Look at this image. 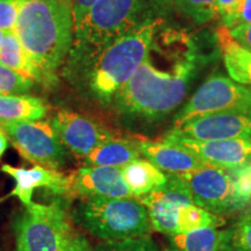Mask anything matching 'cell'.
<instances>
[{
  "instance_id": "1",
  "label": "cell",
  "mask_w": 251,
  "mask_h": 251,
  "mask_svg": "<svg viewBox=\"0 0 251 251\" xmlns=\"http://www.w3.org/2000/svg\"><path fill=\"white\" fill-rule=\"evenodd\" d=\"M161 40V45L157 39L153 42L159 64L150 52L113 97L117 111L126 118L151 122L168 117L184 101L203 63L196 42L186 34L166 30Z\"/></svg>"
},
{
  "instance_id": "2",
  "label": "cell",
  "mask_w": 251,
  "mask_h": 251,
  "mask_svg": "<svg viewBox=\"0 0 251 251\" xmlns=\"http://www.w3.org/2000/svg\"><path fill=\"white\" fill-rule=\"evenodd\" d=\"M15 33L36 69L39 80L52 81L71 51L74 21L69 0H20Z\"/></svg>"
},
{
  "instance_id": "3",
  "label": "cell",
  "mask_w": 251,
  "mask_h": 251,
  "mask_svg": "<svg viewBox=\"0 0 251 251\" xmlns=\"http://www.w3.org/2000/svg\"><path fill=\"white\" fill-rule=\"evenodd\" d=\"M164 11V0H98L75 28V54L80 61H91L103 48L135 28L163 18Z\"/></svg>"
},
{
  "instance_id": "4",
  "label": "cell",
  "mask_w": 251,
  "mask_h": 251,
  "mask_svg": "<svg viewBox=\"0 0 251 251\" xmlns=\"http://www.w3.org/2000/svg\"><path fill=\"white\" fill-rule=\"evenodd\" d=\"M163 18L135 28L103 48L93 59L89 76L91 92L101 102L112 101L115 93L134 76L148 57Z\"/></svg>"
},
{
  "instance_id": "5",
  "label": "cell",
  "mask_w": 251,
  "mask_h": 251,
  "mask_svg": "<svg viewBox=\"0 0 251 251\" xmlns=\"http://www.w3.org/2000/svg\"><path fill=\"white\" fill-rule=\"evenodd\" d=\"M74 216L81 227L101 241L146 236L152 230L148 211L136 198H83Z\"/></svg>"
},
{
  "instance_id": "6",
  "label": "cell",
  "mask_w": 251,
  "mask_h": 251,
  "mask_svg": "<svg viewBox=\"0 0 251 251\" xmlns=\"http://www.w3.org/2000/svg\"><path fill=\"white\" fill-rule=\"evenodd\" d=\"M70 230L61 200L31 202L18 213L13 221L17 251H61Z\"/></svg>"
},
{
  "instance_id": "7",
  "label": "cell",
  "mask_w": 251,
  "mask_h": 251,
  "mask_svg": "<svg viewBox=\"0 0 251 251\" xmlns=\"http://www.w3.org/2000/svg\"><path fill=\"white\" fill-rule=\"evenodd\" d=\"M0 126L23 158L59 171L69 161V151L50 121H6Z\"/></svg>"
},
{
  "instance_id": "8",
  "label": "cell",
  "mask_w": 251,
  "mask_h": 251,
  "mask_svg": "<svg viewBox=\"0 0 251 251\" xmlns=\"http://www.w3.org/2000/svg\"><path fill=\"white\" fill-rule=\"evenodd\" d=\"M229 111H251V87L231 78L214 75L176 114L172 128L180 127L194 119Z\"/></svg>"
},
{
  "instance_id": "9",
  "label": "cell",
  "mask_w": 251,
  "mask_h": 251,
  "mask_svg": "<svg viewBox=\"0 0 251 251\" xmlns=\"http://www.w3.org/2000/svg\"><path fill=\"white\" fill-rule=\"evenodd\" d=\"M177 177L192 201L214 214H227L248 202L230 170L206 165Z\"/></svg>"
},
{
  "instance_id": "10",
  "label": "cell",
  "mask_w": 251,
  "mask_h": 251,
  "mask_svg": "<svg viewBox=\"0 0 251 251\" xmlns=\"http://www.w3.org/2000/svg\"><path fill=\"white\" fill-rule=\"evenodd\" d=\"M164 142L177 144L197 156L207 165L225 170H236L251 164V140L199 141L179 136L169 131Z\"/></svg>"
},
{
  "instance_id": "11",
  "label": "cell",
  "mask_w": 251,
  "mask_h": 251,
  "mask_svg": "<svg viewBox=\"0 0 251 251\" xmlns=\"http://www.w3.org/2000/svg\"><path fill=\"white\" fill-rule=\"evenodd\" d=\"M170 133L206 140H251V111H229L194 119Z\"/></svg>"
},
{
  "instance_id": "12",
  "label": "cell",
  "mask_w": 251,
  "mask_h": 251,
  "mask_svg": "<svg viewBox=\"0 0 251 251\" xmlns=\"http://www.w3.org/2000/svg\"><path fill=\"white\" fill-rule=\"evenodd\" d=\"M50 122L65 148L81 158L89 155L105 141L114 137L98 122L67 109L58 111Z\"/></svg>"
},
{
  "instance_id": "13",
  "label": "cell",
  "mask_w": 251,
  "mask_h": 251,
  "mask_svg": "<svg viewBox=\"0 0 251 251\" xmlns=\"http://www.w3.org/2000/svg\"><path fill=\"white\" fill-rule=\"evenodd\" d=\"M139 200L148 211L152 229L168 236L177 234V215L181 207L194 203L177 176H169L164 186Z\"/></svg>"
},
{
  "instance_id": "14",
  "label": "cell",
  "mask_w": 251,
  "mask_h": 251,
  "mask_svg": "<svg viewBox=\"0 0 251 251\" xmlns=\"http://www.w3.org/2000/svg\"><path fill=\"white\" fill-rule=\"evenodd\" d=\"M1 171L14 181L11 196L18 198L24 206L29 205L36 188H47L57 196L71 194V175L51 170L41 165L33 168H17L11 164H2Z\"/></svg>"
},
{
  "instance_id": "15",
  "label": "cell",
  "mask_w": 251,
  "mask_h": 251,
  "mask_svg": "<svg viewBox=\"0 0 251 251\" xmlns=\"http://www.w3.org/2000/svg\"><path fill=\"white\" fill-rule=\"evenodd\" d=\"M101 198H134L121 169L84 166L71 174V194Z\"/></svg>"
},
{
  "instance_id": "16",
  "label": "cell",
  "mask_w": 251,
  "mask_h": 251,
  "mask_svg": "<svg viewBox=\"0 0 251 251\" xmlns=\"http://www.w3.org/2000/svg\"><path fill=\"white\" fill-rule=\"evenodd\" d=\"M141 155L169 176H179L206 166L197 156L177 144L161 141H137Z\"/></svg>"
},
{
  "instance_id": "17",
  "label": "cell",
  "mask_w": 251,
  "mask_h": 251,
  "mask_svg": "<svg viewBox=\"0 0 251 251\" xmlns=\"http://www.w3.org/2000/svg\"><path fill=\"white\" fill-rule=\"evenodd\" d=\"M216 40L229 77L236 83L251 87V51L241 46L226 27L216 31Z\"/></svg>"
},
{
  "instance_id": "18",
  "label": "cell",
  "mask_w": 251,
  "mask_h": 251,
  "mask_svg": "<svg viewBox=\"0 0 251 251\" xmlns=\"http://www.w3.org/2000/svg\"><path fill=\"white\" fill-rule=\"evenodd\" d=\"M122 176L134 198L148 196L168 183L169 175L148 159L137 158L121 168Z\"/></svg>"
},
{
  "instance_id": "19",
  "label": "cell",
  "mask_w": 251,
  "mask_h": 251,
  "mask_svg": "<svg viewBox=\"0 0 251 251\" xmlns=\"http://www.w3.org/2000/svg\"><path fill=\"white\" fill-rule=\"evenodd\" d=\"M169 237L177 251H233L230 229L201 228Z\"/></svg>"
},
{
  "instance_id": "20",
  "label": "cell",
  "mask_w": 251,
  "mask_h": 251,
  "mask_svg": "<svg viewBox=\"0 0 251 251\" xmlns=\"http://www.w3.org/2000/svg\"><path fill=\"white\" fill-rule=\"evenodd\" d=\"M141 151L137 142L112 137L84 157L86 166H112L121 169L140 158Z\"/></svg>"
},
{
  "instance_id": "21",
  "label": "cell",
  "mask_w": 251,
  "mask_h": 251,
  "mask_svg": "<svg viewBox=\"0 0 251 251\" xmlns=\"http://www.w3.org/2000/svg\"><path fill=\"white\" fill-rule=\"evenodd\" d=\"M47 113V103L36 97L0 94V122L41 120Z\"/></svg>"
},
{
  "instance_id": "22",
  "label": "cell",
  "mask_w": 251,
  "mask_h": 251,
  "mask_svg": "<svg viewBox=\"0 0 251 251\" xmlns=\"http://www.w3.org/2000/svg\"><path fill=\"white\" fill-rule=\"evenodd\" d=\"M0 64L19 72L33 80H39L36 69L25 51L15 30L6 31L0 46Z\"/></svg>"
},
{
  "instance_id": "23",
  "label": "cell",
  "mask_w": 251,
  "mask_h": 251,
  "mask_svg": "<svg viewBox=\"0 0 251 251\" xmlns=\"http://www.w3.org/2000/svg\"><path fill=\"white\" fill-rule=\"evenodd\" d=\"M225 224L226 220L221 215L214 214L196 203H188L178 212L177 234L188 233L201 228H220Z\"/></svg>"
},
{
  "instance_id": "24",
  "label": "cell",
  "mask_w": 251,
  "mask_h": 251,
  "mask_svg": "<svg viewBox=\"0 0 251 251\" xmlns=\"http://www.w3.org/2000/svg\"><path fill=\"white\" fill-rule=\"evenodd\" d=\"M34 81L19 72L0 64V94L1 96H25L33 89Z\"/></svg>"
},
{
  "instance_id": "25",
  "label": "cell",
  "mask_w": 251,
  "mask_h": 251,
  "mask_svg": "<svg viewBox=\"0 0 251 251\" xmlns=\"http://www.w3.org/2000/svg\"><path fill=\"white\" fill-rule=\"evenodd\" d=\"M176 7L198 24H205L218 15L216 0H174Z\"/></svg>"
},
{
  "instance_id": "26",
  "label": "cell",
  "mask_w": 251,
  "mask_h": 251,
  "mask_svg": "<svg viewBox=\"0 0 251 251\" xmlns=\"http://www.w3.org/2000/svg\"><path fill=\"white\" fill-rule=\"evenodd\" d=\"M94 251H159V248L149 235H146L118 241H103Z\"/></svg>"
},
{
  "instance_id": "27",
  "label": "cell",
  "mask_w": 251,
  "mask_h": 251,
  "mask_svg": "<svg viewBox=\"0 0 251 251\" xmlns=\"http://www.w3.org/2000/svg\"><path fill=\"white\" fill-rule=\"evenodd\" d=\"M230 229L231 250L251 251V211L241 215Z\"/></svg>"
},
{
  "instance_id": "28",
  "label": "cell",
  "mask_w": 251,
  "mask_h": 251,
  "mask_svg": "<svg viewBox=\"0 0 251 251\" xmlns=\"http://www.w3.org/2000/svg\"><path fill=\"white\" fill-rule=\"evenodd\" d=\"M20 12V0H0V29H15Z\"/></svg>"
},
{
  "instance_id": "29",
  "label": "cell",
  "mask_w": 251,
  "mask_h": 251,
  "mask_svg": "<svg viewBox=\"0 0 251 251\" xmlns=\"http://www.w3.org/2000/svg\"><path fill=\"white\" fill-rule=\"evenodd\" d=\"M241 2H242V0H216L218 13L224 21L225 27L228 29L235 27Z\"/></svg>"
},
{
  "instance_id": "30",
  "label": "cell",
  "mask_w": 251,
  "mask_h": 251,
  "mask_svg": "<svg viewBox=\"0 0 251 251\" xmlns=\"http://www.w3.org/2000/svg\"><path fill=\"white\" fill-rule=\"evenodd\" d=\"M61 251H94L85 236L71 229L65 237Z\"/></svg>"
},
{
  "instance_id": "31",
  "label": "cell",
  "mask_w": 251,
  "mask_h": 251,
  "mask_svg": "<svg viewBox=\"0 0 251 251\" xmlns=\"http://www.w3.org/2000/svg\"><path fill=\"white\" fill-rule=\"evenodd\" d=\"M98 0H72L71 1V12H72V21H74V30L75 28L79 26L81 21L85 19L89 12L92 9Z\"/></svg>"
},
{
  "instance_id": "32",
  "label": "cell",
  "mask_w": 251,
  "mask_h": 251,
  "mask_svg": "<svg viewBox=\"0 0 251 251\" xmlns=\"http://www.w3.org/2000/svg\"><path fill=\"white\" fill-rule=\"evenodd\" d=\"M229 33L241 46L251 51V24L238 25L230 28Z\"/></svg>"
},
{
  "instance_id": "33",
  "label": "cell",
  "mask_w": 251,
  "mask_h": 251,
  "mask_svg": "<svg viewBox=\"0 0 251 251\" xmlns=\"http://www.w3.org/2000/svg\"><path fill=\"white\" fill-rule=\"evenodd\" d=\"M246 24H251V0H242L240 9H238L235 26Z\"/></svg>"
},
{
  "instance_id": "34",
  "label": "cell",
  "mask_w": 251,
  "mask_h": 251,
  "mask_svg": "<svg viewBox=\"0 0 251 251\" xmlns=\"http://www.w3.org/2000/svg\"><path fill=\"white\" fill-rule=\"evenodd\" d=\"M7 144H8V137L7 135H6L5 130L2 129L1 126H0V158H1V156L4 155L6 149H7Z\"/></svg>"
},
{
  "instance_id": "35",
  "label": "cell",
  "mask_w": 251,
  "mask_h": 251,
  "mask_svg": "<svg viewBox=\"0 0 251 251\" xmlns=\"http://www.w3.org/2000/svg\"><path fill=\"white\" fill-rule=\"evenodd\" d=\"M5 33H6V31H4V30H2V29H0V46H1V43H2V40H4Z\"/></svg>"
},
{
  "instance_id": "36",
  "label": "cell",
  "mask_w": 251,
  "mask_h": 251,
  "mask_svg": "<svg viewBox=\"0 0 251 251\" xmlns=\"http://www.w3.org/2000/svg\"><path fill=\"white\" fill-rule=\"evenodd\" d=\"M165 251H177V250H175L174 248H171V249H166Z\"/></svg>"
}]
</instances>
